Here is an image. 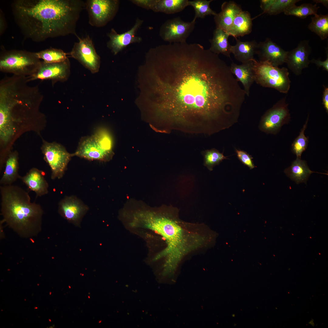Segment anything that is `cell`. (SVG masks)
<instances>
[{
    "label": "cell",
    "instance_id": "15",
    "mask_svg": "<svg viewBox=\"0 0 328 328\" xmlns=\"http://www.w3.org/2000/svg\"><path fill=\"white\" fill-rule=\"evenodd\" d=\"M89 210L88 207L74 196H67L59 202L58 212L68 222L80 227L83 217Z\"/></svg>",
    "mask_w": 328,
    "mask_h": 328
},
{
    "label": "cell",
    "instance_id": "41",
    "mask_svg": "<svg viewBox=\"0 0 328 328\" xmlns=\"http://www.w3.org/2000/svg\"><path fill=\"white\" fill-rule=\"evenodd\" d=\"M313 2L316 3V4H317V3H321L326 8H328V0H313Z\"/></svg>",
    "mask_w": 328,
    "mask_h": 328
},
{
    "label": "cell",
    "instance_id": "19",
    "mask_svg": "<svg viewBox=\"0 0 328 328\" xmlns=\"http://www.w3.org/2000/svg\"><path fill=\"white\" fill-rule=\"evenodd\" d=\"M242 11L241 6L234 1L224 2L221 5L220 12L214 16L216 28L227 32L236 16Z\"/></svg>",
    "mask_w": 328,
    "mask_h": 328
},
{
    "label": "cell",
    "instance_id": "17",
    "mask_svg": "<svg viewBox=\"0 0 328 328\" xmlns=\"http://www.w3.org/2000/svg\"><path fill=\"white\" fill-rule=\"evenodd\" d=\"M288 52L271 39L267 38L258 43L256 54L259 61H267L273 66L278 67L285 63Z\"/></svg>",
    "mask_w": 328,
    "mask_h": 328
},
{
    "label": "cell",
    "instance_id": "3",
    "mask_svg": "<svg viewBox=\"0 0 328 328\" xmlns=\"http://www.w3.org/2000/svg\"><path fill=\"white\" fill-rule=\"evenodd\" d=\"M15 21L26 38L37 42L75 34L85 2L79 0H16L12 5Z\"/></svg>",
    "mask_w": 328,
    "mask_h": 328
},
{
    "label": "cell",
    "instance_id": "29",
    "mask_svg": "<svg viewBox=\"0 0 328 328\" xmlns=\"http://www.w3.org/2000/svg\"><path fill=\"white\" fill-rule=\"evenodd\" d=\"M319 7L315 4L303 3L300 5H294L286 11L284 13L287 15H293L300 19H304L311 15L315 16Z\"/></svg>",
    "mask_w": 328,
    "mask_h": 328
},
{
    "label": "cell",
    "instance_id": "36",
    "mask_svg": "<svg viewBox=\"0 0 328 328\" xmlns=\"http://www.w3.org/2000/svg\"><path fill=\"white\" fill-rule=\"evenodd\" d=\"M327 57L324 61H322L320 60L312 59L310 60V63L315 64L318 67H322L323 69L328 71V54L327 52Z\"/></svg>",
    "mask_w": 328,
    "mask_h": 328
},
{
    "label": "cell",
    "instance_id": "22",
    "mask_svg": "<svg viewBox=\"0 0 328 328\" xmlns=\"http://www.w3.org/2000/svg\"><path fill=\"white\" fill-rule=\"evenodd\" d=\"M236 44L231 46V53L235 58L242 63L251 61L256 54L258 43L255 40L242 42L235 38Z\"/></svg>",
    "mask_w": 328,
    "mask_h": 328
},
{
    "label": "cell",
    "instance_id": "13",
    "mask_svg": "<svg viewBox=\"0 0 328 328\" xmlns=\"http://www.w3.org/2000/svg\"><path fill=\"white\" fill-rule=\"evenodd\" d=\"M194 19L186 22L179 17L170 20L162 26L160 34L165 41L174 43H183L194 30L196 23Z\"/></svg>",
    "mask_w": 328,
    "mask_h": 328
},
{
    "label": "cell",
    "instance_id": "14",
    "mask_svg": "<svg viewBox=\"0 0 328 328\" xmlns=\"http://www.w3.org/2000/svg\"><path fill=\"white\" fill-rule=\"evenodd\" d=\"M117 5L115 0L87 1L85 8L88 12L89 23L97 27L103 26L114 14Z\"/></svg>",
    "mask_w": 328,
    "mask_h": 328
},
{
    "label": "cell",
    "instance_id": "8",
    "mask_svg": "<svg viewBox=\"0 0 328 328\" xmlns=\"http://www.w3.org/2000/svg\"><path fill=\"white\" fill-rule=\"evenodd\" d=\"M255 82L263 87L274 88L286 94L291 84L288 69L273 66L267 61L252 60Z\"/></svg>",
    "mask_w": 328,
    "mask_h": 328
},
{
    "label": "cell",
    "instance_id": "9",
    "mask_svg": "<svg viewBox=\"0 0 328 328\" xmlns=\"http://www.w3.org/2000/svg\"><path fill=\"white\" fill-rule=\"evenodd\" d=\"M41 150L45 160L50 166L52 179L62 178L73 157L62 145L56 142L43 141Z\"/></svg>",
    "mask_w": 328,
    "mask_h": 328
},
{
    "label": "cell",
    "instance_id": "16",
    "mask_svg": "<svg viewBox=\"0 0 328 328\" xmlns=\"http://www.w3.org/2000/svg\"><path fill=\"white\" fill-rule=\"evenodd\" d=\"M309 42L301 41L296 48L288 51L285 63L289 69L296 75H300L303 70L308 67L310 63L309 57L312 50Z\"/></svg>",
    "mask_w": 328,
    "mask_h": 328
},
{
    "label": "cell",
    "instance_id": "38",
    "mask_svg": "<svg viewBox=\"0 0 328 328\" xmlns=\"http://www.w3.org/2000/svg\"><path fill=\"white\" fill-rule=\"evenodd\" d=\"M260 1L261 9L263 11L264 13H266L275 0H261Z\"/></svg>",
    "mask_w": 328,
    "mask_h": 328
},
{
    "label": "cell",
    "instance_id": "39",
    "mask_svg": "<svg viewBox=\"0 0 328 328\" xmlns=\"http://www.w3.org/2000/svg\"><path fill=\"white\" fill-rule=\"evenodd\" d=\"M0 35H2L4 32L5 29V23L4 16L2 13V11H0Z\"/></svg>",
    "mask_w": 328,
    "mask_h": 328
},
{
    "label": "cell",
    "instance_id": "43",
    "mask_svg": "<svg viewBox=\"0 0 328 328\" xmlns=\"http://www.w3.org/2000/svg\"><path fill=\"white\" fill-rule=\"evenodd\" d=\"M88 297H89L88 298H90V297L89 296H88Z\"/></svg>",
    "mask_w": 328,
    "mask_h": 328
},
{
    "label": "cell",
    "instance_id": "1",
    "mask_svg": "<svg viewBox=\"0 0 328 328\" xmlns=\"http://www.w3.org/2000/svg\"><path fill=\"white\" fill-rule=\"evenodd\" d=\"M140 80L141 102L161 133L210 135L227 128L243 99L230 67L201 44L174 43Z\"/></svg>",
    "mask_w": 328,
    "mask_h": 328
},
{
    "label": "cell",
    "instance_id": "42",
    "mask_svg": "<svg viewBox=\"0 0 328 328\" xmlns=\"http://www.w3.org/2000/svg\"><path fill=\"white\" fill-rule=\"evenodd\" d=\"M69 287L70 288V286H69Z\"/></svg>",
    "mask_w": 328,
    "mask_h": 328
},
{
    "label": "cell",
    "instance_id": "7",
    "mask_svg": "<svg viewBox=\"0 0 328 328\" xmlns=\"http://www.w3.org/2000/svg\"><path fill=\"white\" fill-rule=\"evenodd\" d=\"M42 61L35 52L12 50L2 52L0 56V70L13 75L27 77L36 73Z\"/></svg>",
    "mask_w": 328,
    "mask_h": 328
},
{
    "label": "cell",
    "instance_id": "23",
    "mask_svg": "<svg viewBox=\"0 0 328 328\" xmlns=\"http://www.w3.org/2000/svg\"><path fill=\"white\" fill-rule=\"evenodd\" d=\"M286 175L297 184L301 183H306L310 174L316 173L328 175L327 174L315 172L311 171L308 167L306 161L297 158L293 161L291 165L284 171Z\"/></svg>",
    "mask_w": 328,
    "mask_h": 328
},
{
    "label": "cell",
    "instance_id": "27",
    "mask_svg": "<svg viewBox=\"0 0 328 328\" xmlns=\"http://www.w3.org/2000/svg\"><path fill=\"white\" fill-rule=\"evenodd\" d=\"M188 0H157L152 1L151 7L155 11L173 14L182 11L189 6Z\"/></svg>",
    "mask_w": 328,
    "mask_h": 328
},
{
    "label": "cell",
    "instance_id": "25",
    "mask_svg": "<svg viewBox=\"0 0 328 328\" xmlns=\"http://www.w3.org/2000/svg\"><path fill=\"white\" fill-rule=\"evenodd\" d=\"M229 36L226 32L220 28H216L213 32L212 39L210 40V50L217 55L222 54L231 58V45L228 42Z\"/></svg>",
    "mask_w": 328,
    "mask_h": 328
},
{
    "label": "cell",
    "instance_id": "33",
    "mask_svg": "<svg viewBox=\"0 0 328 328\" xmlns=\"http://www.w3.org/2000/svg\"><path fill=\"white\" fill-rule=\"evenodd\" d=\"M212 1V0L189 1V6H192L195 11L193 19L196 20L197 18L203 19L208 15H215L216 13L210 7V3Z\"/></svg>",
    "mask_w": 328,
    "mask_h": 328
},
{
    "label": "cell",
    "instance_id": "20",
    "mask_svg": "<svg viewBox=\"0 0 328 328\" xmlns=\"http://www.w3.org/2000/svg\"><path fill=\"white\" fill-rule=\"evenodd\" d=\"M252 60L240 65L232 62L230 66L231 71L237 80L242 84L246 95L249 96L251 87L255 82Z\"/></svg>",
    "mask_w": 328,
    "mask_h": 328
},
{
    "label": "cell",
    "instance_id": "5",
    "mask_svg": "<svg viewBox=\"0 0 328 328\" xmlns=\"http://www.w3.org/2000/svg\"><path fill=\"white\" fill-rule=\"evenodd\" d=\"M2 220L21 237L36 236L41 230L43 210L29 193L13 185L0 187Z\"/></svg>",
    "mask_w": 328,
    "mask_h": 328
},
{
    "label": "cell",
    "instance_id": "10",
    "mask_svg": "<svg viewBox=\"0 0 328 328\" xmlns=\"http://www.w3.org/2000/svg\"><path fill=\"white\" fill-rule=\"evenodd\" d=\"M286 99L285 97L280 99L262 116L258 126L261 131L276 135L283 125L289 123L291 117Z\"/></svg>",
    "mask_w": 328,
    "mask_h": 328
},
{
    "label": "cell",
    "instance_id": "24",
    "mask_svg": "<svg viewBox=\"0 0 328 328\" xmlns=\"http://www.w3.org/2000/svg\"><path fill=\"white\" fill-rule=\"evenodd\" d=\"M252 20L249 12L242 11L236 16L227 32L235 38L248 35L252 30Z\"/></svg>",
    "mask_w": 328,
    "mask_h": 328
},
{
    "label": "cell",
    "instance_id": "31",
    "mask_svg": "<svg viewBox=\"0 0 328 328\" xmlns=\"http://www.w3.org/2000/svg\"><path fill=\"white\" fill-rule=\"evenodd\" d=\"M309 115L308 114L306 120L302 128L301 129L298 136L295 139L291 145V151L295 155L296 158L301 159L302 153L307 148L309 143V137H306L305 131L307 127Z\"/></svg>",
    "mask_w": 328,
    "mask_h": 328
},
{
    "label": "cell",
    "instance_id": "12",
    "mask_svg": "<svg viewBox=\"0 0 328 328\" xmlns=\"http://www.w3.org/2000/svg\"><path fill=\"white\" fill-rule=\"evenodd\" d=\"M70 73V63L68 58L63 61L50 63L42 61L37 71L33 74L27 77V80H50L53 84L59 81H66Z\"/></svg>",
    "mask_w": 328,
    "mask_h": 328
},
{
    "label": "cell",
    "instance_id": "32",
    "mask_svg": "<svg viewBox=\"0 0 328 328\" xmlns=\"http://www.w3.org/2000/svg\"><path fill=\"white\" fill-rule=\"evenodd\" d=\"M201 153L203 157V165L210 171L223 160L228 159L223 153L214 148L203 151Z\"/></svg>",
    "mask_w": 328,
    "mask_h": 328
},
{
    "label": "cell",
    "instance_id": "28",
    "mask_svg": "<svg viewBox=\"0 0 328 328\" xmlns=\"http://www.w3.org/2000/svg\"><path fill=\"white\" fill-rule=\"evenodd\" d=\"M311 21L308 28L317 35L322 40L328 36V15L317 14L311 17Z\"/></svg>",
    "mask_w": 328,
    "mask_h": 328
},
{
    "label": "cell",
    "instance_id": "11",
    "mask_svg": "<svg viewBox=\"0 0 328 328\" xmlns=\"http://www.w3.org/2000/svg\"><path fill=\"white\" fill-rule=\"evenodd\" d=\"M75 43L71 51L67 55L78 60L93 73L99 71L100 58L97 53L91 39L88 36L80 38Z\"/></svg>",
    "mask_w": 328,
    "mask_h": 328
},
{
    "label": "cell",
    "instance_id": "37",
    "mask_svg": "<svg viewBox=\"0 0 328 328\" xmlns=\"http://www.w3.org/2000/svg\"><path fill=\"white\" fill-rule=\"evenodd\" d=\"M324 89L322 96V104L326 112L328 113V87L323 86Z\"/></svg>",
    "mask_w": 328,
    "mask_h": 328
},
{
    "label": "cell",
    "instance_id": "30",
    "mask_svg": "<svg viewBox=\"0 0 328 328\" xmlns=\"http://www.w3.org/2000/svg\"><path fill=\"white\" fill-rule=\"evenodd\" d=\"M35 53L39 59L47 63L60 62L68 58L67 53L60 49L50 48Z\"/></svg>",
    "mask_w": 328,
    "mask_h": 328
},
{
    "label": "cell",
    "instance_id": "6",
    "mask_svg": "<svg viewBox=\"0 0 328 328\" xmlns=\"http://www.w3.org/2000/svg\"><path fill=\"white\" fill-rule=\"evenodd\" d=\"M112 147V138L108 132L98 129L92 135L81 138L72 155L89 160L108 161L113 155Z\"/></svg>",
    "mask_w": 328,
    "mask_h": 328
},
{
    "label": "cell",
    "instance_id": "26",
    "mask_svg": "<svg viewBox=\"0 0 328 328\" xmlns=\"http://www.w3.org/2000/svg\"><path fill=\"white\" fill-rule=\"evenodd\" d=\"M18 159V154L16 151L9 154L5 161L4 171L0 180L1 185H12L19 179Z\"/></svg>",
    "mask_w": 328,
    "mask_h": 328
},
{
    "label": "cell",
    "instance_id": "35",
    "mask_svg": "<svg viewBox=\"0 0 328 328\" xmlns=\"http://www.w3.org/2000/svg\"><path fill=\"white\" fill-rule=\"evenodd\" d=\"M235 152L239 160L250 169H253L255 167L252 160L253 157L247 152L237 149H236Z\"/></svg>",
    "mask_w": 328,
    "mask_h": 328
},
{
    "label": "cell",
    "instance_id": "4",
    "mask_svg": "<svg viewBox=\"0 0 328 328\" xmlns=\"http://www.w3.org/2000/svg\"><path fill=\"white\" fill-rule=\"evenodd\" d=\"M27 77L5 76L0 81V133L14 135L16 125L42 119L39 111L43 96L38 85L28 84Z\"/></svg>",
    "mask_w": 328,
    "mask_h": 328
},
{
    "label": "cell",
    "instance_id": "34",
    "mask_svg": "<svg viewBox=\"0 0 328 328\" xmlns=\"http://www.w3.org/2000/svg\"><path fill=\"white\" fill-rule=\"evenodd\" d=\"M300 0H275L267 12L270 15H275L287 10L296 5Z\"/></svg>",
    "mask_w": 328,
    "mask_h": 328
},
{
    "label": "cell",
    "instance_id": "18",
    "mask_svg": "<svg viewBox=\"0 0 328 328\" xmlns=\"http://www.w3.org/2000/svg\"><path fill=\"white\" fill-rule=\"evenodd\" d=\"M44 176L43 171L34 168L25 176H20L19 179L30 190L35 193L37 197H41L49 192V184Z\"/></svg>",
    "mask_w": 328,
    "mask_h": 328
},
{
    "label": "cell",
    "instance_id": "2",
    "mask_svg": "<svg viewBox=\"0 0 328 328\" xmlns=\"http://www.w3.org/2000/svg\"><path fill=\"white\" fill-rule=\"evenodd\" d=\"M132 219L133 227L150 230L162 237L166 247L156 258H165L167 271L175 270L185 256L205 246L210 239L200 229L202 224L182 220L178 209L172 206L138 210L133 214Z\"/></svg>",
    "mask_w": 328,
    "mask_h": 328
},
{
    "label": "cell",
    "instance_id": "21",
    "mask_svg": "<svg viewBox=\"0 0 328 328\" xmlns=\"http://www.w3.org/2000/svg\"><path fill=\"white\" fill-rule=\"evenodd\" d=\"M140 24L141 22L138 21L131 29L124 33L118 34L113 31L108 35L110 39L108 45L114 55L130 43L141 40L135 36V32Z\"/></svg>",
    "mask_w": 328,
    "mask_h": 328
},
{
    "label": "cell",
    "instance_id": "40",
    "mask_svg": "<svg viewBox=\"0 0 328 328\" xmlns=\"http://www.w3.org/2000/svg\"><path fill=\"white\" fill-rule=\"evenodd\" d=\"M135 2L137 3L145 6H150L152 0H135Z\"/></svg>",
    "mask_w": 328,
    "mask_h": 328
}]
</instances>
